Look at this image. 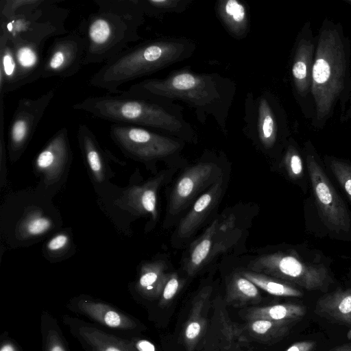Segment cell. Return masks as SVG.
I'll return each mask as SVG.
<instances>
[{"label": "cell", "mask_w": 351, "mask_h": 351, "mask_svg": "<svg viewBox=\"0 0 351 351\" xmlns=\"http://www.w3.org/2000/svg\"><path fill=\"white\" fill-rule=\"evenodd\" d=\"M351 43L342 25L326 18L317 36L311 76V125L323 129L339 105L342 114L351 93Z\"/></svg>", "instance_id": "cell-1"}, {"label": "cell", "mask_w": 351, "mask_h": 351, "mask_svg": "<svg viewBox=\"0 0 351 351\" xmlns=\"http://www.w3.org/2000/svg\"><path fill=\"white\" fill-rule=\"evenodd\" d=\"M181 101L195 112L203 125L212 117L226 135L227 122L236 95L235 82L217 73H197L186 66L173 70L163 78L146 79L128 90Z\"/></svg>", "instance_id": "cell-2"}, {"label": "cell", "mask_w": 351, "mask_h": 351, "mask_svg": "<svg viewBox=\"0 0 351 351\" xmlns=\"http://www.w3.org/2000/svg\"><path fill=\"white\" fill-rule=\"evenodd\" d=\"M72 108L114 122L142 127L196 144L198 135L176 101L156 96L121 91L112 95L92 96Z\"/></svg>", "instance_id": "cell-3"}, {"label": "cell", "mask_w": 351, "mask_h": 351, "mask_svg": "<svg viewBox=\"0 0 351 351\" xmlns=\"http://www.w3.org/2000/svg\"><path fill=\"white\" fill-rule=\"evenodd\" d=\"M191 39L161 36L129 47L106 62L89 79L88 84L119 94V87L191 58L196 50Z\"/></svg>", "instance_id": "cell-4"}, {"label": "cell", "mask_w": 351, "mask_h": 351, "mask_svg": "<svg viewBox=\"0 0 351 351\" xmlns=\"http://www.w3.org/2000/svg\"><path fill=\"white\" fill-rule=\"evenodd\" d=\"M97 7L80 22L76 31L86 42L84 66L106 62L141 39L145 21L138 0H95Z\"/></svg>", "instance_id": "cell-5"}, {"label": "cell", "mask_w": 351, "mask_h": 351, "mask_svg": "<svg viewBox=\"0 0 351 351\" xmlns=\"http://www.w3.org/2000/svg\"><path fill=\"white\" fill-rule=\"evenodd\" d=\"M243 133L262 153L281 156L291 137L287 112L271 91L246 94Z\"/></svg>", "instance_id": "cell-6"}, {"label": "cell", "mask_w": 351, "mask_h": 351, "mask_svg": "<svg viewBox=\"0 0 351 351\" xmlns=\"http://www.w3.org/2000/svg\"><path fill=\"white\" fill-rule=\"evenodd\" d=\"M246 269L308 291H325L332 281L323 263L306 259L293 250L260 255L252 260Z\"/></svg>", "instance_id": "cell-7"}, {"label": "cell", "mask_w": 351, "mask_h": 351, "mask_svg": "<svg viewBox=\"0 0 351 351\" xmlns=\"http://www.w3.org/2000/svg\"><path fill=\"white\" fill-rule=\"evenodd\" d=\"M60 1L45 0L29 13L0 20V35L11 43L25 41L43 48L49 38L68 33L65 23L70 10L58 6Z\"/></svg>", "instance_id": "cell-8"}, {"label": "cell", "mask_w": 351, "mask_h": 351, "mask_svg": "<svg viewBox=\"0 0 351 351\" xmlns=\"http://www.w3.org/2000/svg\"><path fill=\"white\" fill-rule=\"evenodd\" d=\"M110 135L127 154L144 162L178 160L185 143L159 132L123 123H112Z\"/></svg>", "instance_id": "cell-9"}, {"label": "cell", "mask_w": 351, "mask_h": 351, "mask_svg": "<svg viewBox=\"0 0 351 351\" xmlns=\"http://www.w3.org/2000/svg\"><path fill=\"white\" fill-rule=\"evenodd\" d=\"M224 176L222 160L214 153H204L178 178L169 196L167 215L179 216L213 184Z\"/></svg>", "instance_id": "cell-10"}, {"label": "cell", "mask_w": 351, "mask_h": 351, "mask_svg": "<svg viewBox=\"0 0 351 351\" xmlns=\"http://www.w3.org/2000/svg\"><path fill=\"white\" fill-rule=\"evenodd\" d=\"M304 156L317 206L325 224L333 231L347 232L350 217L347 207L322 169L311 143L304 144Z\"/></svg>", "instance_id": "cell-11"}, {"label": "cell", "mask_w": 351, "mask_h": 351, "mask_svg": "<svg viewBox=\"0 0 351 351\" xmlns=\"http://www.w3.org/2000/svg\"><path fill=\"white\" fill-rule=\"evenodd\" d=\"M317 43L309 22L299 32L290 60V78L293 95L306 118L311 120L313 104L311 97V76Z\"/></svg>", "instance_id": "cell-12"}, {"label": "cell", "mask_w": 351, "mask_h": 351, "mask_svg": "<svg viewBox=\"0 0 351 351\" xmlns=\"http://www.w3.org/2000/svg\"><path fill=\"white\" fill-rule=\"evenodd\" d=\"M86 51V40L76 29L56 37L44 57L41 78L75 75L84 66Z\"/></svg>", "instance_id": "cell-13"}, {"label": "cell", "mask_w": 351, "mask_h": 351, "mask_svg": "<svg viewBox=\"0 0 351 351\" xmlns=\"http://www.w3.org/2000/svg\"><path fill=\"white\" fill-rule=\"evenodd\" d=\"M66 308L74 313L87 317L102 329L114 332L116 335L122 337H132V335L142 328L141 323L129 314L89 296L72 299L66 304Z\"/></svg>", "instance_id": "cell-14"}, {"label": "cell", "mask_w": 351, "mask_h": 351, "mask_svg": "<svg viewBox=\"0 0 351 351\" xmlns=\"http://www.w3.org/2000/svg\"><path fill=\"white\" fill-rule=\"evenodd\" d=\"M55 95L53 88L36 99H20L8 128V147L13 155L26 147Z\"/></svg>", "instance_id": "cell-15"}, {"label": "cell", "mask_w": 351, "mask_h": 351, "mask_svg": "<svg viewBox=\"0 0 351 351\" xmlns=\"http://www.w3.org/2000/svg\"><path fill=\"white\" fill-rule=\"evenodd\" d=\"M62 322L84 351H136L130 338L108 332L93 323L67 315Z\"/></svg>", "instance_id": "cell-16"}, {"label": "cell", "mask_w": 351, "mask_h": 351, "mask_svg": "<svg viewBox=\"0 0 351 351\" xmlns=\"http://www.w3.org/2000/svg\"><path fill=\"white\" fill-rule=\"evenodd\" d=\"M226 186L224 176L195 200L173 232L174 244L186 242L199 229L220 203Z\"/></svg>", "instance_id": "cell-17"}, {"label": "cell", "mask_w": 351, "mask_h": 351, "mask_svg": "<svg viewBox=\"0 0 351 351\" xmlns=\"http://www.w3.org/2000/svg\"><path fill=\"white\" fill-rule=\"evenodd\" d=\"M223 224L224 222L222 223L219 218H216L203 234L191 244L182 261L183 270L188 276H194L210 261L216 250L217 237L223 229Z\"/></svg>", "instance_id": "cell-18"}, {"label": "cell", "mask_w": 351, "mask_h": 351, "mask_svg": "<svg viewBox=\"0 0 351 351\" xmlns=\"http://www.w3.org/2000/svg\"><path fill=\"white\" fill-rule=\"evenodd\" d=\"M215 12L228 34L233 38H245L250 32L251 22L248 9L239 0H218Z\"/></svg>", "instance_id": "cell-19"}, {"label": "cell", "mask_w": 351, "mask_h": 351, "mask_svg": "<svg viewBox=\"0 0 351 351\" xmlns=\"http://www.w3.org/2000/svg\"><path fill=\"white\" fill-rule=\"evenodd\" d=\"M11 44L18 68V88L41 78L44 62L43 48L25 41H16Z\"/></svg>", "instance_id": "cell-20"}, {"label": "cell", "mask_w": 351, "mask_h": 351, "mask_svg": "<svg viewBox=\"0 0 351 351\" xmlns=\"http://www.w3.org/2000/svg\"><path fill=\"white\" fill-rule=\"evenodd\" d=\"M213 291L210 285L202 287L192 301L190 315L186 320L183 340L186 351H193L206 326V313Z\"/></svg>", "instance_id": "cell-21"}, {"label": "cell", "mask_w": 351, "mask_h": 351, "mask_svg": "<svg viewBox=\"0 0 351 351\" xmlns=\"http://www.w3.org/2000/svg\"><path fill=\"white\" fill-rule=\"evenodd\" d=\"M71 156L68 130L63 127L51 137L43 149L36 158V167L40 169L53 174L62 170L68 162Z\"/></svg>", "instance_id": "cell-22"}, {"label": "cell", "mask_w": 351, "mask_h": 351, "mask_svg": "<svg viewBox=\"0 0 351 351\" xmlns=\"http://www.w3.org/2000/svg\"><path fill=\"white\" fill-rule=\"evenodd\" d=\"M315 313L330 322L351 327V289H337L322 296Z\"/></svg>", "instance_id": "cell-23"}, {"label": "cell", "mask_w": 351, "mask_h": 351, "mask_svg": "<svg viewBox=\"0 0 351 351\" xmlns=\"http://www.w3.org/2000/svg\"><path fill=\"white\" fill-rule=\"evenodd\" d=\"M165 261H156L145 264L141 268L136 290L143 298L159 299L171 272Z\"/></svg>", "instance_id": "cell-24"}, {"label": "cell", "mask_w": 351, "mask_h": 351, "mask_svg": "<svg viewBox=\"0 0 351 351\" xmlns=\"http://www.w3.org/2000/svg\"><path fill=\"white\" fill-rule=\"evenodd\" d=\"M172 170L170 169L162 171L144 185L131 190L130 202L136 211L149 213L154 219L157 218V192L160 186L173 174Z\"/></svg>", "instance_id": "cell-25"}, {"label": "cell", "mask_w": 351, "mask_h": 351, "mask_svg": "<svg viewBox=\"0 0 351 351\" xmlns=\"http://www.w3.org/2000/svg\"><path fill=\"white\" fill-rule=\"evenodd\" d=\"M306 313L304 306L285 303L265 306H256L246 311L245 318L249 321L256 319L296 324Z\"/></svg>", "instance_id": "cell-26"}, {"label": "cell", "mask_w": 351, "mask_h": 351, "mask_svg": "<svg viewBox=\"0 0 351 351\" xmlns=\"http://www.w3.org/2000/svg\"><path fill=\"white\" fill-rule=\"evenodd\" d=\"M18 68L11 43L0 35V96L19 89Z\"/></svg>", "instance_id": "cell-27"}, {"label": "cell", "mask_w": 351, "mask_h": 351, "mask_svg": "<svg viewBox=\"0 0 351 351\" xmlns=\"http://www.w3.org/2000/svg\"><path fill=\"white\" fill-rule=\"evenodd\" d=\"M77 137L90 170L98 180H101L104 157L96 136L88 125L80 123L77 128Z\"/></svg>", "instance_id": "cell-28"}, {"label": "cell", "mask_w": 351, "mask_h": 351, "mask_svg": "<svg viewBox=\"0 0 351 351\" xmlns=\"http://www.w3.org/2000/svg\"><path fill=\"white\" fill-rule=\"evenodd\" d=\"M226 300L236 304L258 303L261 300V295L258 287L238 271L232 275L228 282Z\"/></svg>", "instance_id": "cell-29"}, {"label": "cell", "mask_w": 351, "mask_h": 351, "mask_svg": "<svg viewBox=\"0 0 351 351\" xmlns=\"http://www.w3.org/2000/svg\"><path fill=\"white\" fill-rule=\"evenodd\" d=\"M239 271L244 277L252 282L257 287L272 295L295 298L303 296V292L300 289L280 279L255 272L247 269Z\"/></svg>", "instance_id": "cell-30"}, {"label": "cell", "mask_w": 351, "mask_h": 351, "mask_svg": "<svg viewBox=\"0 0 351 351\" xmlns=\"http://www.w3.org/2000/svg\"><path fill=\"white\" fill-rule=\"evenodd\" d=\"M295 324L263 319L249 320L245 326L250 335L265 342H275L287 336Z\"/></svg>", "instance_id": "cell-31"}, {"label": "cell", "mask_w": 351, "mask_h": 351, "mask_svg": "<svg viewBox=\"0 0 351 351\" xmlns=\"http://www.w3.org/2000/svg\"><path fill=\"white\" fill-rule=\"evenodd\" d=\"M43 351H71L57 319L49 312L40 316Z\"/></svg>", "instance_id": "cell-32"}, {"label": "cell", "mask_w": 351, "mask_h": 351, "mask_svg": "<svg viewBox=\"0 0 351 351\" xmlns=\"http://www.w3.org/2000/svg\"><path fill=\"white\" fill-rule=\"evenodd\" d=\"M145 16L161 20L167 14L185 12L194 0H138Z\"/></svg>", "instance_id": "cell-33"}, {"label": "cell", "mask_w": 351, "mask_h": 351, "mask_svg": "<svg viewBox=\"0 0 351 351\" xmlns=\"http://www.w3.org/2000/svg\"><path fill=\"white\" fill-rule=\"evenodd\" d=\"M281 165L293 180L302 178L304 173L303 160L297 143L291 137L281 156Z\"/></svg>", "instance_id": "cell-34"}, {"label": "cell", "mask_w": 351, "mask_h": 351, "mask_svg": "<svg viewBox=\"0 0 351 351\" xmlns=\"http://www.w3.org/2000/svg\"><path fill=\"white\" fill-rule=\"evenodd\" d=\"M45 0H1L0 20H8L29 13L44 3Z\"/></svg>", "instance_id": "cell-35"}, {"label": "cell", "mask_w": 351, "mask_h": 351, "mask_svg": "<svg viewBox=\"0 0 351 351\" xmlns=\"http://www.w3.org/2000/svg\"><path fill=\"white\" fill-rule=\"evenodd\" d=\"M330 169L351 202V164L341 159L332 158Z\"/></svg>", "instance_id": "cell-36"}, {"label": "cell", "mask_w": 351, "mask_h": 351, "mask_svg": "<svg viewBox=\"0 0 351 351\" xmlns=\"http://www.w3.org/2000/svg\"><path fill=\"white\" fill-rule=\"evenodd\" d=\"M184 283V280L180 277L178 272H171L159 298L158 306L163 308L169 305L178 293Z\"/></svg>", "instance_id": "cell-37"}, {"label": "cell", "mask_w": 351, "mask_h": 351, "mask_svg": "<svg viewBox=\"0 0 351 351\" xmlns=\"http://www.w3.org/2000/svg\"><path fill=\"white\" fill-rule=\"evenodd\" d=\"M51 221L42 216H34L24 224L25 231L30 235H38L46 232L50 227Z\"/></svg>", "instance_id": "cell-38"}, {"label": "cell", "mask_w": 351, "mask_h": 351, "mask_svg": "<svg viewBox=\"0 0 351 351\" xmlns=\"http://www.w3.org/2000/svg\"><path fill=\"white\" fill-rule=\"evenodd\" d=\"M136 351H157L153 343L147 339L132 337L130 338Z\"/></svg>", "instance_id": "cell-39"}, {"label": "cell", "mask_w": 351, "mask_h": 351, "mask_svg": "<svg viewBox=\"0 0 351 351\" xmlns=\"http://www.w3.org/2000/svg\"><path fill=\"white\" fill-rule=\"evenodd\" d=\"M316 343L313 341H302L294 343L285 351H313Z\"/></svg>", "instance_id": "cell-40"}, {"label": "cell", "mask_w": 351, "mask_h": 351, "mask_svg": "<svg viewBox=\"0 0 351 351\" xmlns=\"http://www.w3.org/2000/svg\"><path fill=\"white\" fill-rule=\"evenodd\" d=\"M68 242V237L65 234H58L54 237L47 244V247L51 250H58L64 247Z\"/></svg>", "instance_id": "cell-41"}, {"label": "cell", "mask_w": 351, "mask_h": 351, "mask_svg": "<svg viewBox=\"0 0 351 351\" xmlns=\"http://www.w3.org/2000/svg\"><path fill=\"white\" fill-rule=\"evenodd\" d=\"M0 351H20L16 343L8 339L1 341Z\"/></svg>", "instance_id": "cell-42"}, {"label": "cell", "mask_w": 351, "mask_h": 351, "mask_svg": "<svg viewBox=\"0 0 351 351\" xmlns=\"http://www.w3.org/2000/svg\"><path fill=\"white\" fill-rule=\"evenodd\" d=\"M340 115L341 122H348L351 121V93L345 111Z\"/></svg>", "instance_id": "cell-43"}, {"label": "cell", "mask_w": 351, "mask_h": 351, "mask_svg": "<svg viewBox=\"0 0 351 351\" xmlns=\"http://www.w3.org/2000/svg\"><path fill=\"white\" fill-rule=\"evenodd\" d=\"M329 351H351V343H345L331 349Z\"/></svg>", "instance_id": "cell-44"}, {"label": "cell", "mask_w": 351, "mask_h": 351, "mask_svg": "<svg viewBox=\"0 0 351 351\" xmlns=\"http://www.w3.org/2000/svg\"><path fill=\"white\" fill-rule=\"evenodd\" d=\"M346 1L347 3H348L351 4V0H346Z\"/></svg>", "instance_id": "cell-45"}]
</instances>
